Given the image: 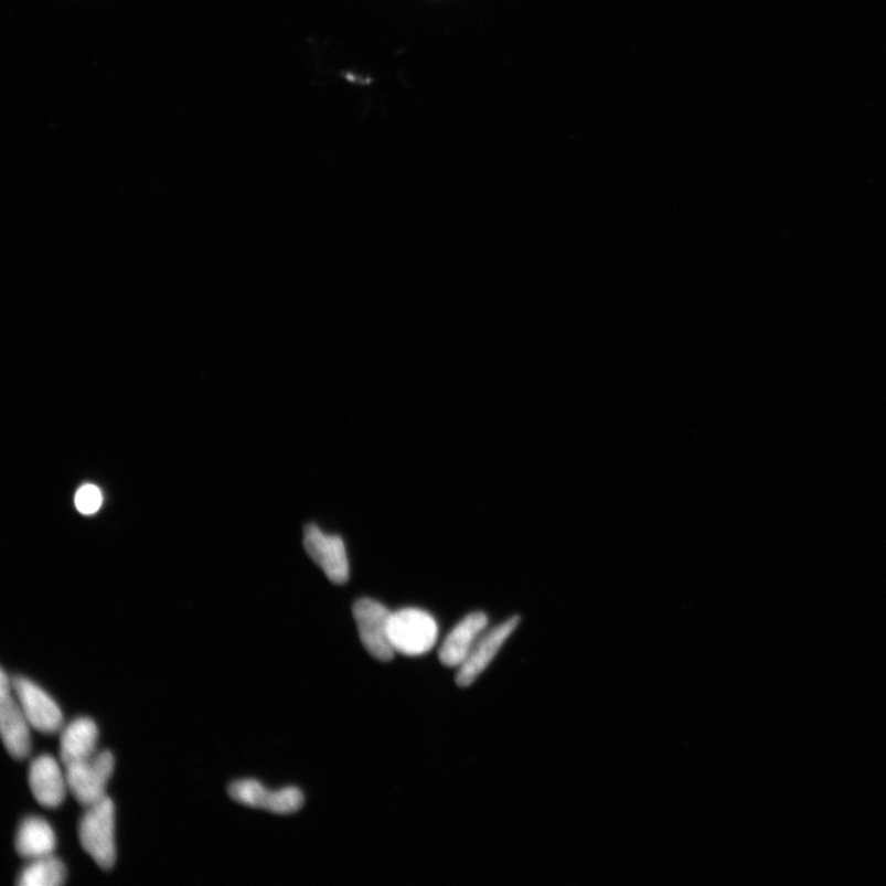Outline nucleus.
<instances>
[{
	"label": "nucleus",
	"mask_w": 886,
	"mask_h": 886,
	"mask_svg": "<svg viewBox=\"0 0 886 886\" xmlns=\"http://www.w3.org/2000/svg\"><path fill=\"white\" fill-rule=\"evenodd\" d=\"M79 841L102 869L115 866V805L110 797L87 808L79 823Z\"/></svg>",
	"instance_id": "1"
},
{
	"label": "nucleus",
	"mask_w": 886,
	"mask_h": 886,
	"mask_svg": "<svg viewBox=\"0 0 886 886\" xmlns=\"http://www.w3.org/2000/svg\"><path fill=\"white\" fill-rule=\"evenodd\" d=\"M391 644L396 653L420 657L434 648L439 638L435 618L419 608L392 612L388 625Z\"/></svg>",
	"instance_id": "2"
},
{
	"label": "nucleus",
	"mask_w": 886,
	"mask_h": 886,
	"mask_svg": "<svg viewBox=\"0 0 886 886\" xmlns=\"http://www.w3.org/2000/svg\"><path fill=\"white\" fill-rule=\"evenodd\" d=\"M64 767L70 792L78 803L88 808L106 797V787L114 773L115 757L110 751H103L88 760Z\"/></svg>",
	"instance_id": "3"
},
{
	"label": "nucleus",
	"mask_w": 886,
	"mask_h": 886,
	"mask_svg": "<svg viewBox=\"0 0 886 886\" xmlns=\"http://www.w3.org/2000/svg\"><path fill=\"white\" fill-rule=\"evenodd\" d=\"M352 613H354L362 645L373 658L383 663L391 661L396 651L391 644L388 634L392 615L388 608L377 600L364 597L354 604Z\"/></svg>",
	"instance_id": "4"
},
{
	"label": "nucleus",
	"mask_w": 886,
	"mask_h": 886,
	"mask_svg": "<svg viewBox=\"0 0 886 886\" xmlns=\"http://www.w3.org/2000/svg\"><path fill=\"white\" fill-rule=\"evenodd\" d=\"M30 723L14 695L12 679L4 669L0 676V732L9 755L25 760L31 751Z\"/></svg>",
	"instance_id": "5"
},
{
	"label": "nucleus",
	"mask_w": 886,
	"mask_h": 886,
	"mask_svg": "<svg viewBox=\"0 0 886 886\" xmlns=\"http://www.w3.org/2000/svg\"><path fill=\"white\" fill-rule=\"evenodd\" d=\"M303 544L311 558L327 578L335 585H344L350 578V564L343 538L320 530L314 523L305 529Z\"/></svg>",
	"instance_id": "6"
},
{
	"label": "nucleus",
	"mask_w": 886,
	"mask_h": 886,
	"mask_svg": "<svg viewBox=\"0 0 886 886\" xmlns=\"http://www.w3.org/2000/svg\"><path fill=\"white\" fill-rule=\"evenodd\" d=\"M12 687L32 728L44 734H56L62 729V711L49 693L23 676L13 677Z\"/></svg>",
	"instance_id": "7"
},
{
	"label": "nucleus",
	"mask_w": 886,
	"mask_h": 886,
	"mask_svg": "<svg viewBox=\"0 0 886 886\" xmlns=\"http://www.w3.org/2000/svg\"><path fill=\"white\" fill-rule=\"evenodd\" d=\"M228 793L237 803L270 811L274 814H293L305 804V796L300 789L288 787L281 791H270L255 779H243L232 783Z\"/></svg>",
	"instance_id": "8"
},
{
	"label": "nucleus",
	"mask_w": 886,
	"mask_h": 886,
	"mask_svg": "<svg viewBox=\"0 0 886 886\" xmlns=\"http://www.w3.org/2000/svg\"><path fill=\"white\" fill-rule=\"evenodd\" d=\"M520 623V617H511L506 622L491 629L490 632L478 639L471 654L465 663L458 668L456 682L459 687L473 685L476 680L483 674L491 661L498 655L509 637L515 632Z\"/></svg>",
	"instance_id": "9"
},
{
	"label": "nucleus",
	"mask_w": 886,
	"mask_h": 886,
	"mask_svg": "<svg viewBox=\"0 0 886 886\" xmlns=\"http://www.w3.org/2000/svg\"><path fill=\"white\" fill-rule=\"evenodd\" d=\"M29 784L38 803L49 809L60 807L67 794L66 772L55 757L41 755L30 765Z\"/></svg>",
	"instance_id": "10"
},
{
	"label": "nucleus",
	"mask_w": 886,
	"mask_h": 886,
	"mask_svg": "<svg viewBox=\"0 0 886 886\" xmlns=\"http://www.w3.org/2000/svg\"><path fill=\"white\" fill-rule=\"evenodd\" d=\"M488 621L484 612H473L463 618L445 639L439 651L441 664L447 668L461 666L485 631Z\"/></svg>",
	"instance_id": "11"
},
{
	"label": "nucleus",
	"mask_w": 886,
	"mask_h": 886,
	"mask_svg": "<svg viewBox=\"0 0 886 886\" xmlns=\"http://www.w3.org/2000/svg\"><path fill=\"white\" fill-rule=\"evenodd\" d=\"M99 730L92 718L71 722L61 735V760L64 766L90 759L96 754Z\"/></svg>",
	"instance_id": "12"
},
{
	"label": "nucleus",
	"mask_w": 886,
	"mask_h": 886,
	"mask_svg": "<svg viewBox=\"0 0 886 886\" xmlns=\"http://www.w3.org/2000/svg\"><path fill=\"white\" fill-rule=\"evenodd\" d=\"M56 845L55 831L45 819L30 816L20 824L15 848L21 857L36 860L50 856Z\"/></svg>",
	"instance_id": "13"
},
{
	"label": "nucleus",
	"mask_w": 886,
	"mask_h": 886,
	"mask_svg": "<svg viewBox=\"0 0 886 886\" xmlns=\"http://www.w3.org/2000/svg\"><path fill=\"white\" fill-rule=\"evenodd\" d=\"M67 879V869L63 862L52 855L32 861L20 873V886H58Z\"/></svg>",
	"instance_id": "14"
},
{
	"label": "nucleus",
	"mask_w": 886,
	"mask_h": 886,
	"mask_svg": "<svg viewBox=\"0 0 886 886\" xmlns=\"http://www.w3.org/2000/svg\"><path fill=\"white\" fill-rule=\"evenodd\" d=\"M103 497L99 488L87 484L83 485L76 494V506L84 515H93L100 509Z\"/></svg>",
	"instance_id": "15"
}]
</instances>
